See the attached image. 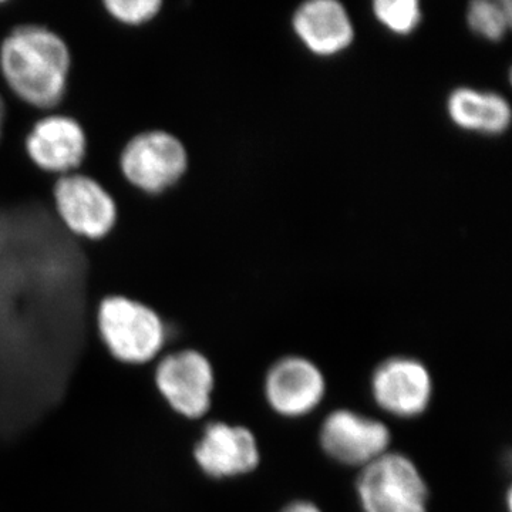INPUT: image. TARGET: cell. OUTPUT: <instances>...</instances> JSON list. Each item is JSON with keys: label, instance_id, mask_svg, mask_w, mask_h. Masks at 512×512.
Here are the masks:
<instances>
[{"label": "cell", "instance_id": "obj_1", "mask_svg": "<svg viewBox=\"0 0 512 512\" xmlns=\"http://www.w3.org/2000/svg\"><path fill=\"white\" fill-rule=\"evenodd\" d=\"M69 43L42 25H22L0 43V74L10 92L37 110H53L69 92Z\"/></svg>", "mask_w": 512, "mask_h": 512}, {"label": "cell", "instance_id": "obj_2", "mask_svg": "<svg viewBox=\"0 0 512 512\" xmlns=\"http://www.w3.org/2000/svg\"><path fill=\"white\" fill-rule=\"evenodd\" d=\"M96 328L111 356L124 365L156 362L164 348V325L158 313L127 296L101 299Z\"/></svg>", "mask_w": 512, "mask_h": 512}, {"label": "cell", "instance_id": "obj_3", "mask_svg": "<svg viewBox=\"0 0 512 512\" xmlns=\"http://www.w3.org/2000/svg\"><path fill=\"white\" fill-rule=\"evenodd\" d=\"M120 170L136 190L160 195L183 180L188 170L187 148L168 131L146 130L127 141L120 154Z\"/></svg>", "mask_w": 512, "mask_h": 512}, {"label": "cell", "instance_id": "obj_4", "mask_svg": "<svg viewBox=\"0 0 512 512\" xmlns=\"http://www.w3.org/2000/svg\"><path fill=\"white\" fill-rule=\"evenodd\" d=\"M154 380L158 393L178 416L194 421L210 412L215 372L200 350L184 349L158 357Z\"/></svg>", "mask_w": 512, "mask_h": 512}, {"label": "cell", "instance_id": "obj_5", "mask_svg": "<svg viewBox=\"0 0 512 512\" xmlns=\"http://www.w3.org/2000/svg\"><path fill=\"white\" fill-rule=\"evenodd\" d=\"M57 217L76 237L100 241L116 228L119 208L110 191L90 175L57 178L53 187Z\"/></svg>", "mask_w": 512, "mask_h": 512}, {"label": "cell", "instance_id": "obj_6", "mask_svg": "<svg viewBox=\"0 0 512 512\" xmlns=\"http://www.w3.org/2000/svg\"><path fill=\"white\" fill-rule=\"evenodd\" d=\"M365 512H426L427 487L402 454H386L367 464L357 481Z\"/></svg>", "mask_w": 512, "mask_h": 512}, {"label": "cell", "instance_id": "obj_7", "mask_svg": "<svg viewBox=\"0 0 512 512\" xmlns=\"http://www.w3.org/2000/svg\"><path fill=\"white\" fill-rule=\"evenodd\" d=\"M87 146L82 124L66 114H50L37 120L25 140L26 154L35 167L60 177L82 167Z\"/></svg>", "mask_w": 512, "mask_h": 512}, {"label": "cell", "instance_id": "obj_8", "mask_svg": "<svg viewBox=\"0 0 512 512\" xmlns=\"http://www.w3.org/2000/svg\"><path fill=\"white\" fill-rule=\"evenodd\" d=\"M192 458L204 476L221 480L254 470L259 451L254 434L245 427L212 421L202 429Z\"/></svg>", "mask_w": 512, "mask_h": 512}, {"label": "cell", "instance_id": "obj_9", "mask_svg": "<svg viewBox=\"0 0 512 512\" xmlns=\"http://www.w3.org/2000/svg\"><path fill=\"white\" fill-rule=\"evenodd\" d=\"M320 441L326 453L340 463L367 466L383 456L389 446L390 434L379 421L349 410H338L323 423Z\"/></svg>", "mask_w": 512, "mask_h": 512}, {"label": "cell", "instance_id": "obj_10", "mask_svg": "<svg viewBox=\"0 0 512 512\" xmlns=\"http://www.w3.org/2000/svg\"><path fill=\"white\" fill-rule=\"evenodd\" d=\"M373 393L386 412L400 417L417 416L430 402L429 372L414 360H387L373 376Z\"/></svg>", "mask_w": 512, "mask_h": 512}, {"label": "cell", "instance_id": "obj_11", "mask_svg": "<svg viewBox=\"0 0 512 512\" xmlns=\"http://www.w3.org/2000/svg\"><path fill=\"white\" fill-rule=\"evenodd\" d=\"M325 380L318 367L301 357H288L272 367L266 377V397L276 412L302 416L322 400Z\"/></svg>", "mask_w": 512, "mask_h": 512}, {"label": "cell", "instance_id": "obj_12", "mask_svg": "<svg viewBox=\"0 0 512 512\" xmlns=\"http://www.w3.org/2000/svg\"><path fill=\"white\" fill-rule=\"evenodd\" d=\"M293 28L311 52L332 56L352 43L353 26L345 8L335 0H313L295 13Z\"/></svg>", "mask_w": 512, "mask_h": 512}, {"label": "cell", "instance_id": "obj_13", "mask_svg": "<svg viewBox=\"0 0 512 512\" xmlns=\"http://www.w3.org/2000/svg\"><path fill=\"white\" fill-rule=\"evenodd\" d=\"M448 114L458 127L481 133H503L511 123L510 104L494 93L458 89L448 99Z\"/></svg>", "mask_w": 512, "mask_h": 512}, {"label": "cell", "instance_id": "obj_14", "mask_svg": "<svg viewBox=\"0 0 512 512\" xmlns=\"http://www.w3.org/2000/svg\"><path fill=\"white\" fill-rule=\"evenodd\" d=\"M468 25L485 39L500 40L511 28L510 0H476L468 8Z\"/></svg>", "mask_w": 512, "mask_h": 512}, {"label": "cell", "instance_id": "obj_15", "mask_svg": "<svg viewBox=\"0 0 512 512\" xmlns=\"http://www.w3.org/2000/svg\"><path fill=\"white\" fill-rule=\"evenodd\" d=\"M101 6L114 23L140 28L160 16L164 3L161 0H106Z\"/></svg>", "mask_w": 512, "mask_h": 512}, {"label": "cell", "instance_id": "obj_16", "mask_svg": "<svg viewBox=\"0 0 512 512\" xmlns=\"http://www.w3.org/2000/svg\"><path fill=\"white\" fill-rule=\"evenodd\" d=\"M373 8L376 18L399 35H407L420 23V5L416 0H379Z\"/></svg>", "mask_w": 512, "mask_h": 512}, {"label": "cell", "instance_id": "obj_17", "mask_svg": "<svg viewBox=\"0 0 512 512\" xmlns=\"http://www.w3.org/2000/svg\"><path fill=\"white\" fill-rule=\"evenodd\" d=\"M282 512H320L315 505L311 503H293L288 505Z\"/></svg>", "mask_w": 512, "mask_h": 512}, {"label": "cell", "instance_id": "obj_18", "mask_svg": "<svg viewBox=\"0 0 512 512\" xmlns=\"http://www.w3.org/2000/svg\"><path fill=\"white\" fill-rule=\"evenodd\" d=\"M6 124V104L3 100L2 94H0V140H2L3 133H5Z\"/></svg>", "mask_w": 512, "mask_h": 512}]
</instances>
